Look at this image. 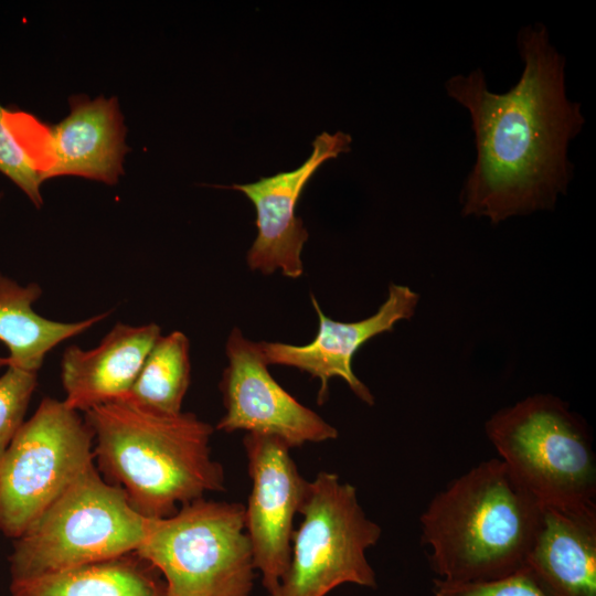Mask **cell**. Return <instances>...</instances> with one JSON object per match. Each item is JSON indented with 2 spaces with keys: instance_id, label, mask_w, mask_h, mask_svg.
<instances>
[{
  "instance_id": "cell-9",
  "label": "cell",
  "mask_w": 596,
  "mask_h": 596,
  "mask_svg": "<svg viewBox=\"0 0 596 596\" xmlns=\"http://www.w3.org/2000/svg\"><path fill=\"white\" fill-rule=\"evenodd\" d=\"M225 354L227 365L220 382L225 413L216 425L219 430L274 436L290 449L338 437L336 427L277 383L259 343L238 328L230 332Z\"/></svg>"
},
{
  "instance_id": "cell-3",
  "label": "cell",
  "mask_w": 596,
  "mask_h": 596,
  "mask_svg": "<svg viewBox=\"0 0 596 596\" xmlns=\"http://www.w3.org/2000/svg\"><path fill=\"white\" fill-rule=\"evenodd\" d=\"M542 513L499 457L471 467L437 492L419 519L436 578L486 582L525 568Z\"/></svg>"
},
{
  "instance_id": "cell-5",
  "label": "cell",
  "mask_w": 596,
  "mask_h": 596,
  "mask_svg": "<svg viewBox=\"0 0 596 596\" xmlns=\"http://www.w3.org/2000/svg\"><path fill=\"white\" fill-rule=\"evenodd\" d=\"M148 522L131 508L124 490L106 481L93 464L14 539L11 582L136 552Z\"/></svg>"
},
{
  "instance_id": "cell-18",
  "label": "cell",
  "mask_w": 596,
  "mask_h": 596,
  "mask_svg": "<svg viewBox=\"0 0 596 596\" xmlns=\"http://www.w3.org/2000/svg\"><path fill=\"white\" fill-rule=\"evenodd\" d=\"M191 381L190 342L181 331L160 336L127 395L120 400L138 408L179 414Z\"/></svg>"
},
{
  "instance_id": "cell-6",
  "label": "cell",
  "mask_w": 596,
  "mask_h": 596,
  "mask_svg": "<svg viewBox=\"0 0 596 596\" xmlns=\"http://www.w3.org/2000/svg\"><path fill=\"white\" fill-rule=\"evenodd\" d=\"M136 553L155 566L168 596H249L255 567L238 502L194 500L149 519Z\"/></svg>"
},
{
  "instance_id": "cell-22",
  "label": "cell",
  "mask_w": 596,
  "mask_h": 596,
  "mask_svg": "<svg viewBox=\"0 0 596 596\" xmlns=\"http://www.w3.org/2000/svg\"><path fill=\"white\" fill-rule=\"evenodd\" d=\"M0 198H1V193H0Z\"/></svg>"
},
{
  "instance_id": "cell-14",
  "label": "cell",
  "mask_w": 596,
  "mask_h": 596,
  "mask_svg": "<svg viewBox=\"0 0 596 596\" xmlns=\"http://www.w3.org/2000/svg\"><path fill=\"white\" fill-rule=\"evenodd\" d=\"M160 336L156 323H117L93 349L68 347L61 362L64 403L87 412L123 400Z\"/></svg>"
},
{
  "instance_id": "cell-20",
  "label": "cell",
  "mask_w": 596,
  "mask_h": 596,
  "mask_svg": "<svg viewBox=\"0 0 596 596\" xmlns=\"http://www.w3.org/2000/svg\"><path fill=\"white\" fill-rule=\"evenodd\" d=\"M0 105V172L14 182L40 207L43 203L39 170L7 123Z\"/></svg>"
},
{
  "instance_id": "cell-16",
  "label": "cell",
  "mask_w": 596,
  "mask_h": 596,
  "mask_svg": "<svg viewBox=\"0 0 596 596\" xmlns=\"http://www.w3.org/2000/svg\"><path fill=\"white\" fill-rule=\"evenodd\" d=\"M41 295L42 289L35 283L20 286L0 275V342L9 350L8 356L0 358V366L38 373L53 348L106 317L99 313L77 322L46 319L33 310Z\"/></svg>"
},
{
  "instance_id": "cell-1",
  "label": "cell",
  "mask_w": 596,
  "mask_h": 596,
  "mask_svg": "<svg viewBox=\"0 0 596 596\" xmlns=\"http://www.w3.org/2000/svg\"><path fill=\"white\" fill-rule=\"evenodd\" d=\"M524 68L507 93L488 89L476 70L451 77L448 95L468 109L476 162L461 193L462 213L499 223L554 206L572 175L570 141L581 131L579 104L565 93V62L542 24L523 29Z\"/></svg>"
},
{
  "instance_id": "cell-2",
  "label": "cell",
  "mask_w": 596,
  "mask_h": 596,
  "mask_svg": "<svg viewBox=\"0 0 596 596\" xmlns=\"http://www.w3.org/2000/svg\"><path fill=\"white\" fill-rule=\"evenodd\" d=\"M94 459L109 483L124 490L147 519L224 490V471L211 454L213 427L193 413L160 414L123 401L85 412Z\"/></svg>"
},
{
  "instance_id": "cell-7",
  "label": "cell",
  "mask_w": 596,
  "mask_h": 596,
  "mask_svg": "<svg viewBox=\"0 0 596 596\" xmlns=\"http://www.w3.org/2000/svg\"><path fill=\"white\" fill-rule=\"evenodd\" d=\"M299 513L278 596H326L342 584L376 587L366 552L382 529L365 514L355 487L321 471L308 481Z\"/></svg>"
},
{
  "instance_id": "cell-12",
  "label": "cell",
  "mask_w": 596,
  "mask_h": 596,
  "mask_svg": "<svg viewBox=\"0 0 596 596\" xmlns=\"http://www.w3.org/2000/svg\"><path fill=\"white\" fill-rule=\"evenodd\" d=\"M418 300L419 296L411 288L391 284L387 298L373 316L360 321L343 322L326 316L311 295V304L319 320L317 336L311 342L302 345L274 341L258 343L268 365L295 368L319 379V404H323L328 397L329 381L340 377L356 397L373 405V394L353 372V356L373 337L392 331L400 320L412 318Z\"/></svg>"
},
{
  "instance_id": "cell-19",
  "label": "cell",
  "mask_w": 596,
  "mask_h": 596,
  "mask_svg": "<svg viewBox=\"0 0 596 596\" xmlns=\"http://www.w3.org/2000/svg\"><path fill=\"white\" fill-rule=\"evenodd\" d=\"M38 373L8 366L0 376V459L23 425Z\"/></svg>"
},
{
  "instance_id": "cell-21",
  "label": "cell",
  "mask_w": 596,
  "mask_h": 596,
  "mask_svg": "<svg viewBox=\"0 0 596 596\" xmlns=\"http://www.w3.org/2000/svg\"><path fill=\"white\" fill-rule=\"evenodd\" d=\"M432 596H550L526 568L486 582L434 579Z\"/></svg>"
},
{
  "instance_id": "cell-4",
  "label": "cell",
  "mask_w": 596,
  "mask_h": 596,
  "mask_svg": "<svg viewBox=\"0 0 596 596\" xmlns=\"http://www.w3.org/2000/svg\"><path fill=\"white\" fill-rule=\"evenodd\" d=\"M485 432L542 508L596 507V459L585 423L561 398L535 394L494 413Z\"/></svg>"
},
{
  "instance_id": "cell-11",
  "label": "cell",
  "mask_w": 596,
  "mask_h": 596,
  "mask_svg": "<svg viewBox=\"0 0 596 596\" xmlns=\"http://www.w3.org/2000/svg\"><path fill=\"white\" fill-rule=\"evenodd\" d=\"M351 140L342 131H322L313 139L308 159L295 170L228 187L244 193L256 210L257 235L246 254L251 270L264 275L280 272L292 279L302 275L301 252L309 235L296 207L313 173L327 160L349 151Z\"/></svg>"
},
{
  "instance_id": "cell-15",
  "label": "cell",
  "mask_w": 596,
  "mask_h": 596,
  "mask_svg": "<svg viewBox=\"0 0 596 596\" xmlns=\"http://www.w3.org/2000/svg\"><path fill=\"white\" fill-rule=\"evenodd\" d=\"M525 568L550 596H596V507L543 508Z\"/></svg>"
},
{
  "instance_id": "cell-17",
  "label": "cell",
  "mask_w": 596,
  "mask_h": 596,
  "mask_svg": "<svg viewBox=\"0 0 596 596\" xmlns=\"http://www.w3.org/2000/svg\"><path fill=\"white\" fill-rule=\"evenodd\" d=\"M10 593L11 596H168L161 574L136 552L11 582Z\"/></svg>"
},
{
  "instance_id": "cell-8",
  "label": "cell",
  "mask_w": 596,
  "mask_h": 596,
  "mask_svg": "<svg viewBox=\"0 0 596 596\" xmlns=\"http://www.w3.org/2000/svg\"><path fill=\"white\" fill-rule=\"evenodd\" d=\"M93 443L79 412L44 397L0 459V531L19 538L94 464Z\"/></svg>"
},
{
  "instance_id": "cell-13",
  "label": "cell",
  "mask_w": 596,
  "mask_h": 596,
  "mask_svg": "<svg viewBox=\"0 0 596 596\" xmlns=\"http://www.w3.org/2000/svg\"><path fill=\"white\" fill-rule=\"evenodd\" d=\"M70 114L57 125L41 127L35 150L42 182L77 175L106 184L117 183L129 151L127 128L116 97H70Z\"/></svg>"
},
{
  "instance_id": "cell-10",
  "label": "cell",
  "mask_w": 596,
  "mask_h": 596,
  "mask_svg": "<svg viewBox=\"0 0 596 596\" xmlns=\"http://www.w3.org/2000/svg\"><path fill=\"white\" fill-rule=\"evenodd\" d=\"M243 444L252 481L244 505L245 530L262 585L268 596H278L289 566L295 515L305 500L308 480L280 439L251 433Z\"/></svg>"
}]
</instances>
